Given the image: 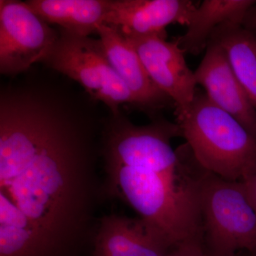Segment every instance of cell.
I'll return each instance as SVG.
<instances>
[{"label":"cell","instance_id":"obj_1","mask_svg":"<svg viewBox=\"0 0 256 256\" xmlns=\"http://www.w3.org/2000/svg\"><path fill=\"white\" fill-rule=\"evenodd\" d=\"M94 101L42 80L0 90V192L28 217L54 256L92 244L106 201L104 118Z\"/></svg>","mask_w":256,"mask_h":256},{"label":"cell","instance_id":"obj_2","mask_svg":"<svg viewBox=\"0 0 256 256\" xmlns=\"http://www.w3.org/2000/svg\"><path fill=\"white\" fill-rule=\"evenodd\" d=\"M102 162L106 200L126 202L170 248L198 242L202 216L197 182L180 184L150 170Z\"/></svg>","mask_w":256,"mask_h":256},{"label":"cell","instance_id":"obj_3","mask_svg":"<svg viewBox=\"0 0 256 256\" xmlns=\"http://www.w3.org/2000/svg\"><path fill=\"white\" fill-rule=\"evenodd\" d=\"M176 124L194 158L208 173L237 181L256 164V138L206 94L196 92L188 112L176 117Z\"/></svg>","mask_w":256,"mask_h":256},{"label":"cell","instance_id":"obj_4","mask_svg":"<svg viewBox=\"0 0 256 256\" xmlns=\"http://www.w3.org/2000/svg\"><path fill=\"white\" fill-rule=\"evenodd\" d=\"M43 63L78 82L92 100L105 104L111 114L119 112L124 104L137 107L100 38L80 36L60 28L56 42Z\"/></svg>","mask_w":256,"mask_h":256},{"label":"cell","instance_id":"obj_5","mask_svg":"<svg viewBox=\"0 0 256 256\" xmlns=\"http://www.w3.org/2000/svg\"><path fill=\"white\" fill-rule=\"evenodd\" d=\"M180 134L178 124L156 120L133 124L120 110L104 118L101 132L102 161L142 168L178 181L180 160L171 139Z\"/></svg>","mask_w":256,"mask_h":256},{"label":"cell","instance_id":"obj_6","mask_svg":"<svg viewBox=\"0 0 256 256\" xmlns=\"http://www.w3.org/2000/svg\"><path fill=\"white\" fill-rule=\"evenodd\" d=\"M197 190L207 238L216 255L256 249V210L242 182L210 174L197 182Z\"/></svg>","mask_w":256,"mask_h":256},{"label":"cell","instance_id":"obj_7","mask_svg":"<svg viewBox=\"0 0 256 256\" xmlns=\"http://www.w3.org/2000/svg\"><path fill=\"white\" fill-rule=\"evenodd\" d=\"M57 38L26 2L0 0V73L15 77L43 63Z\"/></svg>","mask_w":256,"mask_h":256},{"label":"cell","instance_id":"obj_8","mask_svg":"<svg viewBox=\"0 0 256 256\" xmlns=\"http://www.w3.org/2000/svg\"><path fill=\"white\" fill-rule=\"evenodd\" d=\"M126 36L154 85L174 102L176 117L186 114L196 96L197 84L178 40L168 41L160 35Z\"/></svg>","mask_w":256,"mask_h":256},{"label":"cell","instance_id":"obj_9","mask_svg":"<svg viewBox=\"0 0 256 256\" xmlns=\"http://www.w3.org/2000/svg\"><path fill=\"white\" fill-rule=\"evenodd\" d=\"M194 75L197 85L204 89L208 99L235 118L256 138V110L218 43L208 42Z\"/></svg>","mask_w":256,"mask_h":256},{"label":"cell","instance_id":"obj_10","mask_svg":"<svg viewBox=\"0 0 256 256\" xmlns=\"http://www.w3.org/2000/svg\"><path fill=\"white\" fill-rule=\"evenodd\" d=\"M196 5L190 0H110L104 24L124 36H166L172 24H188Z\"/></svg>","mask_w":256,"mask_h":256},{"label":"cell","instance_id":"obj_11","mask_svg":"<svg viewBox=\"0 0 256 256\" xmlns=\"http://www.w3.org/2000/svg\"><path fill=\"white\" fill-rule=\"evenodd\" d=\"M92 256H164L168 242L141 218L110 214L99 218Z\"/></svg>","mask_w":256,"mask_h":256},{"label":"cell","instance_id":"obj_12","mask_svg":"<svg viewBox=\"0 0 256 256\" xmlns=\"http://www.w3.org/2000/svg\"><path fill=\"white\" fill-rule=\"evenodd\" d=\"M97 34L114 70L134 96L137 107L152 112L166 106L171 100L154 85L137 52L124 34L106 24L99 26Z\"/></svg>","mask_w":256,"mask_h":256},{"label":"cell","instance_id":"obj_13","mask_svg":"<svg viewBox=\"0 0 256 256\" xmlns=\"http://www.w3.org/2000/svg\"><path fill=\"white\" fill-rule=\"evenodd\" d=\"M254 0H204L196 6L186 25V32L178 40L185 53L198 54L206 50L216 30L227 23L244 24Z\"/></svg>","mask_w":256,"mask_h":256},{"label":"cell","instance_id":"obj_14","mask_svg":"<svg viewBox=\"0 0 256 256\" xmlns=\"http://www.w3.org/2000/svg\"><path fill=\"white\" fill-rule=\"evenodd\" d=\"M26 4L47 23L90 36L104 24L110 0H28Z\"/></svg>","mask_w":256,"mask_h":256},{"label":"cell","instance_id":"obj_15","mask_svg":"<svg viewBox=\"0 0 256 256\" xmlns=\"http://www.w3.org/2000/svg\"><path fill=\"white\" fill-rule=\"evenodd\" d=\"M210 40L222 47L249 100L256 110V33L242 24L220 26Z\"/></svg>","mask_w":256,"mask_h":256},{"label":"cell","instance_id":"obj_16","mask_svg":"<svg viewBox=\"0 0 256 256\" xmlns=\"http://www.w3.org/2000/svg\"><path fill=\"white\" fill-rule=\"evenodd\" d=\"M0 256H53L34 227L0 192Z\"/></svg>","mask_w":256,"mask_h":256},{"label":"cell","instance_id":"obj_17","mask_svg":"<svg viewBox=\"0 0 256 256\" xmlns=\"http://www.w3.org/2000/svg\"><path fill=\"white\" fill-rule=\"evenodd\" d=\"M164 256H210L202 250L198 242H186L175 248Z\"/></svg>","mask_w":256,"mask_h":256},{"label":"cell","instance_id":"obj_18","mask_svg":"<svg viewBox=\"0 0 256 256\" xmlns=\"http://www.w3.org/2000/svg\"><path fill=\"white\" fill-rule=\"evenodd\" d=\"M240 182L245 188L248 196L256 210V164Z\"/></svg>","mask_w":256,"mask_h":256},{"label":"cell","instance_id":"obj_19","mask_svg":"<svg viewBox=\"0 0 256 256\" xmlns=\"http://www.w3.org/2000/svg\"><path fill=\"white\" fill-rule=\"evenodd\" d=\"M248 14H252V15L247 14L244 24L247 22H249V25L254 28V26H256V10L255 12H254L250 10Z\"/></svg>","mask_w":256,"mask_h":256}]
</instances>
